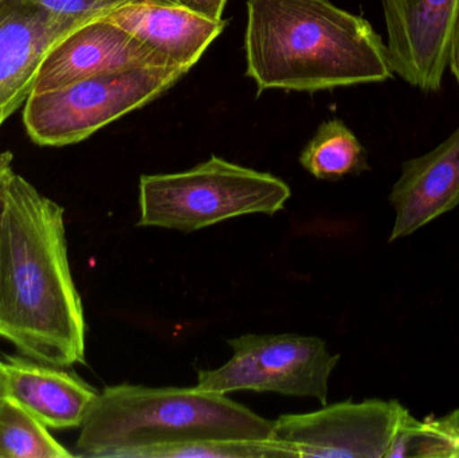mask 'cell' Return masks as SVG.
I'll use <instances>...</instances> for the list:
<instances>
[{
    "instance_id": "obj_1",
    "label": "cell",
    "mask_w": 459,
    "mask_h": 458,
    "mask_svg": "<svg viewBox=\"0 0 459 458\" xmlns=\"http://www.w3.org/2000/svg\"><path fill=\"white\" fill-rule=\"evenodd\" d=\"M64 214L13 169L5 174L0 338L24 358L59 368L83 363L86 349Z\"/></svg>"
},
{
    "instance_id": "obj_2",
    "label": "cell",
    "mask_w": 459,
    "mask_h": 458,
    "mask_svg": "<svg viewBox=\"0 0 459 458\" xmlns=\"http://www.w3.org/2000/svg\"><path fill=\"white\" fill-rule=\"evenodd\" d=\"M245 56L258 94L331 91L394 75L371 23L329 0H247Z\"/></svg>"
},
{
    "instance_id": "obj_3",
    "label": "cell",
    "mask_w": 459,
    "mask_h": 458,
    "mask_svg": "<svg viewBox=\"0 0 459 458\" xmlns=\"http://www.w3.org/2000/svg\"><path fill=\"white\" fill-rule=\"evenodd\" d=\"M77 456L134 458L145 449L204 440H272L274 421L198 387L117 385L99 392L80 427Z\"/></svg>"
},
{
    "instance_id": "obj_4",
    "label": "cell",
    "mask_w": 459,
    "mask_h": 458,
    "mask_svg": "<svg viewBox=\"0 0 459 458\" xmlns=\"http://www.w3.org/2000/svg\"><path fill=\"white\" fill-rule=\"evenodd\" d=\"M137 226L193 233L247 214H277L290 187L267 172L212 156L177 174L143 175Z\"/></svg>"
},
{
    "instance_id": "obj_5",
    "label": "cell",
    "mask_w": 459,
    "mask_h": 458,
    "mask_svg": "<svg viewBox=\"0 0 459 458\" xmlns=\"http://www.w3.org/2000/svg\"><path fill=\"white\" fill-rule=\"evenodd\" d=\"M187 73L180 67H132L31 93L24 107V126L35 144H75L150 104Z\"/></svg>"
},
{
    "instance_id": "obj_6",
    "label": "cell",
    "mask_w": 459,
    "mask_h": 458,
    "mask_svg": "<svg viewBox=\"0 0 459 458\" xmlns=\"http://www.w3.org/2000/svg\"><path fill=\"white\" fill-rule=\"evenodd\" d=\"M234 355L217 370H199L196 387L204 392L239 390L312 397L326 405L329 376L340 355L316 336L245 335L228 341Z\"/></svg>"
},
{
    "instance_id": "obj_7",
    "label": "cell",
    "mask_w": 459,
    "mask_h": 458,
    "mask_svg": "<svg viewBox=\"0 0 459 458\" xmlns=\"http://www.w3.org/2000/svg\"><path fill=\"white\" fill-rule=\"evenodd\" d=\"M409 411L396 400H348L281 416L272 440L288 444L299 457L385 458Z\"/></svg>"
},
{
    "instance_id": "obj_8",
    "label": "cell",
    "mask_w": 459,
    "mask_h": 458,
    "mask_svg": "<svg viewBox=\"0 0 459 458\" xmlns=\"http://www.w3.org/2000/svg\"><path fill=\"white\" fill-rule=\"evenodd\" d=\"M382 5L394 74L425 93L441 91L457 0H382Z\"/></svg>"
},
{
    "instance_id": "obj_9",
    "label": "cell",
    "mask_w": 459,
    "mask_h": 458,
    "mask_svg": "<svg viewBox=\"0 0 459 458\" xmlns=\"http://www.w3.org/2000/svg\"><path fill=\"white\" fill-rule=\"evenodd\" d=\"M166 66L163 56L107 18L81 24L46 54L31 93L54 91L104 73L132 67Z\"/></svg>"
},
{
    "instance_id": "obj_10",
    "label": "cell",
    "mask_w": 459,
    "mask_h": 458,
    "mask_svg": "<svg viewBox=\"0 0 459 458\" xmlns=\"http://www.w3.org/2000/svg\"><path fill=\"white\" fill-rule=\"evenodd\" d=\"M83 23L34 0H0V108L13 113L29 99L46 54Z\"/></svg>"
},
{
    "instance_id": "obj_11",
    "label": "cell",
    "mask_w": 459,
    "mask_h": 458,
    "mask_svg": "<svg viewBox=\"0 0 459 458\" xmlns=\"http://www.w3.org/2000/svg\"><path fill=\"white\" fill-rule=\"evenodd\" d=\"M390 203L395 212L390 244L459 207V126L430 152L402 164Z\"/></svg>"
},
{
    "instance_id": "obj_12",
    "label": "cell",
    "mask_w": 459,
    "mask_h": 458,
    "mask_svg": "<svg viewBox=\"0 0 459 458\" xmlns=\"http://www.w3.org/2000/svg\"><path fill=\"white\" fill-rule=\"evenodd\" d=\"M172 67L190 72L222 34L228 22L212 21L172 0H134L105 15Z\"/></svg>"
},
{
    "instance_id": "obj_13",
    "label": "cell",
    "mask_w": 459,
    "mask_h": 458,
    "mask_svg": "<svg viewBox=\"0 0 459 458\" xmlns=\"http://www.w3.org/2000/svg\"><path fill=\"white\" fill-rule=\"evenodd\" d=\"M8 395L48 429H73L82 425L99 392L64 368L23 358L5 362Z\"/></svg>"
},
{
    "instance_id": "obj_14",
    "label": "cell",
    "mask_w": 459,
    "mask_h": 458,
    "mask_svg": "<svg viewBox=\"0 0 459 458\" xmlns=\"http://www.w3.org/2000/svg\"><path fill=\"white\" fill-rule=\"evenodd\" d=\"M299 163L321 180H340L369 169L366 148L339 118L320 124L302 150Z\"/></svg>"
},
{
    "instance_id": "obj_15",
    "label": "cell",
    "mask_w": 459,
    "mask_h": 458,
    "mask_svg": "<svg viewBox=\"0 0 459 458\" xmlns=\"http://www.w3.org/2000/svg\"><path fill=\"white\" fill-rule=\"evenodd\" d=\"M48 428L13 398L0 403V458H67Z\"/></svg>"
},
{
    "instance_id": "obj_16",
    "label": "cell",
    "mask_w": 459,
    "mask_h": 458,
    "mask_svg": "<svg viewBox=\"0 0 459 458\" xmlns=\"http://www.w3.org/2000/svg\"><path fill=\"white\" fill-rule=\"evenodd\" d=\"M286 458L299 457L288 444L266 440H204L155 446L134 458Z\"/></svg>"
},
{
    "instance_id": "obj_17",
    "label": "cell",
    "mask_w": 459,
    "mask_h": 458,
    "mask_svg": "<svg viewBox=\"0 0 459 458\" xmlns=\"http://www.w3.org/2000/svg\"><path fill=\"white\" fill-rule=\"evenodd\" d=\"M401 457L457 458V448L444 416L426 417L420 421L409 411L385 458Z\"/></svg>"
},
{
    "instance_id": "obj_18",
    "label": "cell",
    "mask_w": 459,
    "mask_h": 458,
    "mask_svg": "<svg viewBox=\"0 0 459 458\" xmlns=\"http://www.w3.org/2000/svg\"><path fill=\"white\" fill-rule=\"evenodd\" d=\"M51 13L89 22L134 0H34Z\"/></svg>"
},
{
    "instance_id": "obj_19",
    "label": "cell",
    "mask_w": 459,
    "mask_h": 458,
    "mask_svg": "<svg viewBox=\"0 0 459 458\" xmlns=\"http://www.w3.org/2000/svg\"><path fill=\"white\" fill-rule=\"evenodd\" d=\"M175 2L212 21H223V11L228 0H175Z\"/></svg>"
},
{
    "instance_id": "obj_20",
    "label": "cell",
    "mask_w": 459,
    "mask_h": 458,
    "mask_svg": "<svg viewBox=\"0 0 459 458\" xmlns=\"http://www.w3.org/2000/svg\"><path fill=\"white\" fill-rule=\"evenodd\" d=\"M449 67L459 88V0L453 19L452 39H450Z\"/></svg>"
},
{
    "instance_id": "obj_21",
    "label": "cell",
    "mask_w": 459,
    "mask_h": 458,
    "mask_svg": "<svg viewBox=\"0 0 459 458\" xmlns=\"http://www.w3.org/2000/svg\"><path fill=\"white\" fill-rule=\"evenodd\" d=\"M444 419L446 422L447 429H449L453 440H455V448H457V458H459V410L445 414Z\"/></svg>"
},
{
    "instance_id": "obj_22",
    "label": "cell",
    "mask_w": 459,
    "mask_h": 458,
    "mask_svg": "<svg viewBox=\"0 0 459 458\" xmlns=\"http://www.w3.org/2000/svg\"><path fill=\"white\" fill-rule=\"evenodd\" d=\"M8 171H10V169H8ZM7 172H5V174H7ZM5 174H3L2 177H0V265H2L3 212H4Z\"/></svg>"
},
{
    "instance_id": "obj_23",
    "label": "cell",
    "mask_w": 459,
    "mask_h": 458,
    "mask_svg": "<svg viewBox=\"0 0 459 458\" xmlns=\"http://www.w3.org/2000/svg\"><path fill=\"white\" fill-rule=\"evenodd\" d=\"M8 397L10 395H8L7 368H5V363L0 362V403Z\"/></svg>"
},
{
    "instance_id": "obj_24",
    "label": "cell",
    "mask_w": 459,
    "mask_h": 458,
    "mask_svg": "<svg viewBox=\"0 0 459 458\" xmlns=\"http://www.w3.org/2000/svg\"><path fill=\"white\" fill-rule=\"evenodd\" d=\"M11 163H13V153L10 151H0V177L11 169Z\"/></svg>"
},
{
    "instance_id": "obj_25",
    "label": "cell",
    "mask_w": 459,
    "mask_h": 458,
    "mask_svg": "<svg viewBox=\"0 0 459 458\" xmlns=\"http://www.w3.org/2000/svg\"><path fill=\"white\" fill-rule=\"evenodd\" d=\"M11 115H13V113H11L10 110L4 109V108H0V126H2V124L7 120L8 116Z\"/></svg>"
},
{
    "instance_id": "obj_26",
    "label": "cell",
    "mask_w": 459,
    "mask_h": 458,
    "mask_svg": "<svg viewBox=\"0 0 459 458\" xmlns=\"http://www.w3.org/2000/svg\"><path fill=\"white\" fill-rule=\"evenodd\" d=\"M172 2H175V0H172Z\"/></svg>"
}]
</instances>
